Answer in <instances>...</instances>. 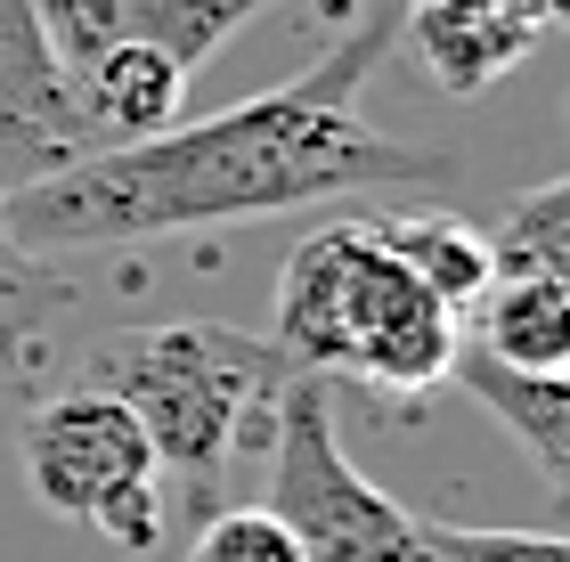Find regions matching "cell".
<instances>
[{"mask_svg": "<svg viewBox=\"0 0 570 562\" xmlns=\"http://www.w3.org/2000/svg\"><path fill=\"white\" fill-rule=\"evenodd\" d=\"M269 343L302 375H351V383H375V392H432L464 343V318L383 245L375 220H326L277 269Z\"/></svg>", "mask_w": 570, "mask_h": 562, "instance_id": "3957f363", "label": "cell"}, {"mask_svg": "<svg viewBox=\"0 0 570 562\" xmlns=\"http://www.w3.org/2000/svg\"><path fill=\"white\" fill-rule=\"evenodd\" d=\"M473 351L522 375H570V277H505L473 302Z\"/></svg>", "mask_w": 570, "mask_h": 562, "instance_id": "30bf717a", "label": "cell"}, {"mask_svg": "<svg viewBox=\"0 0 570 562\" xmlns=\"http://www.w3.org/2000/svg\"><path fill=\"white\" fill-rule=\"evenodd\" d=\"M432 562H570L554 530H464L440 522V554Z\"/></svg>", "mask_w": 570, "mask_h": 562, "instance_id": "5bb4252c", "label": "cell"}, {"mask_svg": "<svg viewBox=\"0 0 570 562\" xmlns=\"http://www.w3.org/2000/svg\"><path fill=\"white\" fill-rule=\"evenodd\" d=\"M489 237V269L505 277H570V180H538L522 196H505Z\"/></svg>", "mask_w": 570, "mask_h": 562, "instance_id": "7c38bea8", "label": "cell"}, {"mask_svg": "<svg viewBox=\"0 0 570 562\" xmlns=\"http://www.w3.org/2000/svg\"><path fill=\"white\" fill-rule=\"evenodd\" d=\"M547 0H424V9L400 17V41H416L424 73L449 98H481L489 82H505L530 49H547L554 33Z\"/></svg>", "mask_w": 570, "mask_h": 562, "instance_id": "52a82bcc", "label": "cell"}, {"mask_svg": "<svg viewBox=\"0 0 570 562\" xmlns=\"http://www.w3.org/2000/svg\"><path fill=\"white\" fill-rule=\"evenodd\" d=\"M407 9H424V0H407Z\"/></svg>", "mask_w": 570, "mask_h": 562, "instance_id": "2e32d148", "label": "cell"}, {"mask_svg": "<svg viewBox=\"0 0 570 562\" xmlns=\"http://www.w3.org/2000/svg\"><path fill=\"white\" fill-rule=\"evenodd\" d=\"M262 514L285 522L302 562H432L440 522L407 514L392 490H375L351 465L334 432V392L326 375H294L269 407V497Z\"/></svg>", "mask_w": 570, "mask_h": 562, "instance_id": "277c9868", "label": "cell"}, {"mask_svg": "<svg viewBox=\"0 0 570 562\" xmlns=\"http://www.w3.org/2000/svg\"><path fill=\"white\" fill-rule=\"evenodd\" d=\"M449 383L505 432V441H522L530 473L547 481L554 497L570 490V375H522V367H498V359L473 351V343H456Z\"/></svg>", "mask_w": 570, "mask_h": 562, "instance_id": "ba28073f", "label": "cell"}, {"mask_svg": "<svg viewBox=\"0 0 570 562\" xmlns=\"http://www.w3.org/2000/svg\"><path fill=\"white\" fill-rule=\"evenodd\" d=\"M375 228H383V245H392L456 318H473V302L498 286V269H489V237L473 220H456V213H383Z\"/></svg>", "mask_w": 570, "mask_h": 562, "instance_id": "8fae6325", "label": "cell"}, {"mask_svg": "<svg viewBox=\"0 0 570 562\" xmlns=\"http://www.w3.org/2000/svg\"><path fill=\"white\" fill-rule=\"evenodd\" d=\"M547 9H554V17H562V9H570V0H547Z\"/></svg>", "mask_w": 570, "mask_h": 562, "instance_id": "9a60e30c", "label": "cell"}, {"mask_svg": "<svg viewBox=\"0 0 570 562\" xmlns=\"http://www.w3.org/2000/svg\"><path fill=\"white\" fill-rule=\"evenodd\" d=\"M294 375L302 367L253 326L164 318V326H139V335H115L82 383H98V392H115L131 407V424L155 448L164 497H179V514L204 522V514H220L228 465H237V448L253 432H269V407Z\"/></svg>", "mask_w": 570, "mask_h": 562, "instance_id": "7a4b0ae2", "label": "cell"}, {"mask_svg": "<svg viewBox=\"0 0 570 562\" xmlns=\"http://www.w3.org/2000/svg\"><path fill=\"white\" fill-rule=\"evenodd\" d=\"M24 490H33L58 522H98L107 505L139 497V490H164L155 481V448L147 432L131 424V407L98 383H73V392H49L33 416H24Z\"/></svg>", "mask_w": 570, "mask_h": 562, "instance_id": "5b68a950", "label": "cell"}, {"mask_svg": "<svg viewBox=\"0 0 570 562\" xmlns=\"http://www.w3.org/2000/svg\"><path fill=\"white\" fill-rule=\"evenodd\" d=\"M400 17H407V0L367 9L294 82L237 98L220 115L171 122V131L131 139V147H98L58 180L0 196V228L33 262H66V253H122V245H155V237H188V228H228V220L294 213V204H326V196L449 188L456 164L440 147L375 131L358 115L367 73L400 49Z\"/></svg>", "mask_w": 570, "mask_h": 562, "instance_id": "6da1fadb", "label": "cell"}, {"mask_svg": "<svg viewBox=\"0 0 570 562\" xmlns=\"http://www.w3.org/2000/svg\"><path fill=\"white\" fill-rule=\"evenodd\" d=\"M188 562H302V546L285 539V522L262 514V505H220V514H204Z\"/></svg>", "mask_w": 570, "mask_h": 562, "instance_id": "4fadbf2b", "label": "cell"}, {"mask_svg": "<svg viewBox=\"0 0 570 562\" xmlns=\"http://www.w3.org/2000/svg\"><path fill=\"white\" fill-rule=\"evenodd\" d=\"M82 156H98V139L58 73L33 0H0V196L58 180Z\"/></svg>", "mask_w": 570, "mask_h": 562, "instance_id": "8992f818", "label": "cell"}, {"mask_svg": "<svg viewBox=\"0 0 570 562\" xmlns=\"http://www.w3.org/2000/svg\"><path fill=\"white\" fill-rule=\"evenodd\" d=\"M66 90H73V107H82L98 147H131V139H155V131L179 122V107H188V66H171L164 49L115 41V49H98L82 73H66Z\"/></svg>", "mask_w": 570, "mask_h": 562, "instance_id": "9c48e42d", "label": "cell"}]
</instances>
